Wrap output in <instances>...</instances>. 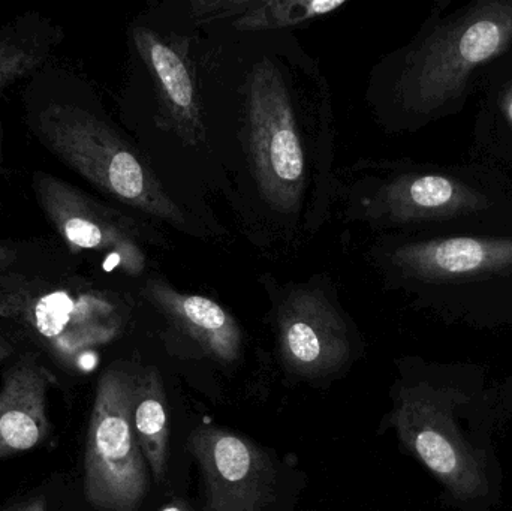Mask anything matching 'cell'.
Masks as SVG:
<instances>
[{"mask_svg": "<svg viewBox=\"0 0 512 511\" xmlns=\"http://www.w3.org/2000/svg\"><path fill=\"white\" fill-rule=\"evenodd\" d=\"M243 89L245 168L268 215L291 222L304 210L313 174L298 99L268 57L251 63Z\"/></svg>", "mask_w": 512, "mask_h": 511, "instance_id": "obj_1", "label": "cell"}, {"mask_svg": "<svg viewBox=\"0 0 512 511\" xmlns=\"http://www.w3.org/2000/svg\"><path fill=\"white\" fill-rule=\"evenodd\" d=\"M39 131L57 155L111 197L180 230L189 227L152 170L101 120L78 108L50 107L39 116Z\"/></svg>", "mask_w": 512, "mask_h": 511, "instance_id": "obj_2", "label": "cell"}, {"mask_svg": "<svg viewBox=\"0 0 512 511\" xmlns=\"http://www.w3.org/2000/svg\"><path fill=\"white\" fill-rule=\"evenodd\" d=\"M134 372L114 365L99 378L84 453V495L101 511H138L150 489L132 428Z\"/></svg>", "mask_w": 512, "mask_h": 511, "instance_id": "obj_3", "label": "cell"}, {"mask_svg": "<svg viewBox=\"0 0 512 511\" xmlns=\"http://www.w3.org/2000/svg\"><path fill=\"white\" fill-rule=\"evenodd\" d=\"M448 404L447 393L426 384L403 389L390 423L400 441L459 500L486 498L489 462L469 443Z\"/></svg>", "mask_w": 512, "mask_h": 511, "instance_id": "obj_4", "label": "cell"}, {"mask_svg": "<svg viewBox=\"0 0 512 511\" xmlns=\"http://www.w3.org/2000/svg\"><path fill=\"white\" fill-rule=\"evenodd\" d=\"M188 449L203 473V511H261L273 500L276 468L248 438L201 426L189 435Z\"/></svg>", "mask_w": 512, "mask_h": 511, "instance_id": "obj_5", "label": "cell"}, {"mask_svg": "<svg viewBox=\"0 0 512 511\" xmlns=\"http://www.w3.org/2000/svg\"><path fill=\"white\" fill-rule=\"evenodd\" d=\"M280 359L295 374L324 377L351 356L348 326L324 290L294 287L277 309Z\"/></svg>", "mask_w": 512, "mask_h": 511, "instance_id": "obj_6", "label": "cell"}, {"mask_svg": "<svg viewBox=\"0 0 512 511\" xmlns=\"http://www.w3.org/2000/svg\"><path fill=\"white\" fill-rule=\"evenodd\" d=\"M53 384L54 375L30 356L6 372L0 389V461L35 449L48 437L47 396Z\"/></svg>", "mask_w": 512, "mask_h": 511, "instance_id": "obj_7", "label": "cell"}, {"mask_svg": "<svg viewBox=\"0 0 512 511\" xmlns=\"http://www.w3.org/2000/svg\"><path fill=\"white\" fill-rule=\"evenodd\" d=\"M147 297L174 329L188 336L206 356L234 363L242 353L243 335L233 315L209 297L180 293L161 279L147 284Z\"/></svg>", "mask_w": 512, "mask_h": 511, "instance_id": "obj_8", "label": "cell"}, {"mask_svg": "<svg viewBox=\"0 0 512 511\" xmlns=\"http://www.w3.org/2000/svg\"><path fill=\"white\" fill-rule=\"evenodd\" d=\"M42 194L51 218L71 245L93 251L111 249L126 272L131 275L143 272L146 254L123 222L81 200H74L71 192L60 186L54 189L45 186Z\"/></svg>", "mask_w": 512, "mask_h": 511, "instance_id": "obj_9", "label": "cell"}, {"mask_svg": "<svg viewBox=\"0 0 512 511\" xmlns=\"http://www.w3.org/2000/svg\"><path fill=\"white\" fill-rule=\"evenodd\" d=\"M345 5V0H221L194 2L192 14L201 23L231 21L239 32H262L303 24Z\"/></svg>", "mask_w": 512, "mask_h": 511, "instance_id": "obj_10", "label": "cell"}, {"mask_svg": "<svg viewBox=\"0 0 512 511\" xmlns=\"http://www.w3.org/2000/svg\"><path fill=\"white\" fill-rule=\"evenodd\" d=\"M135 41L177 125L194 135L201 125V108L185 57L152 30L137 29Z\"/></svg>", "mask_w": 512, "mask_h": 511, "instance_id": "obj_11", "label": "cell"}, {"mask_svg": "<svg viewBox=\"0 0 512 511\" xmlns=\"http://www.w3.org/2000/svg\"><path fill=\"white\" fill-rule=\"evenodd\" d=\"M131 419L150 474L161 485L167 477L170 426L164 381L155 368L135 372Z\"/></svg>", "mask_w": 512, "mask_h": 511, "instance_id": "obj_12", "label": "cell"}, {"mask_svg": "<svg viewBox=\"0 0 512 511\" xmlns=\"http://www.w3.org/2000/svg\"><path fill=\"white\" fill-rule=\"evenodd\" d=\"M493 257L495 252L489 246L474 239L445 240L433 245L412 246L397 252L400 266L411 267L418 272L445 275L474 272L492 261Z\"/></svg>", "mask_w": 512, "mask_h": 511, "instance_id": "obj_13", "label": "cell"}, {"mask_svg": "<svg viewBox=\"0 0 512 511\" xmlns=\"http://www.w3.org/2000/svg\"><path fill=\"white\" fill-rule=\"evenodd\" d=\"M83 311L63 291L42 297L33 309V323L36 330L54 344H65V333L72 324L81 323Z\"/></svg>", "mask_w": 512, "mask_h": 511, "instance_id": "obj_14", "label": "cell"}, {"mask_svg": "<svg viewBox=\"0 0 512 511\" xmlns=\"http://www.w3.org/2000/svg\"><path fill=\"white\" fill-rule=\"evenodd\" d=\"M501 42L502 30L495 21H477L469 26L460 38V56L466 62H483L498 51Z\"/></svg>", "mask_w": 512, "mask_h": 511, "instance_id": "obj_15", "label": "cell"}, {"mask_svg": "<svg viewBox=\"0 0 512 511\" xmlns=\"http://www.w3.org/2000/svg\"><path fill=\"white\" fill-rule=\"evenodd\" d=\"M454 188L447 179L439 176H423L415 179L408 186V200L415 207H439L447 204L453 198Z\"/></svg>", "mask_w": 512, "mask_h": 511, "instance_id": "obj_16", "label": "cell"}, {"mask_svg": "<svg viewBox=\"0 0 512 511\" xmlns=\"http://www.w3.org/2000/svg\"><path fill=\"white\" fill-rule=\"evenodd\" d=\"M32 62L33 56L20 45L14 42H0V90L17 75L23 74Z\"/></svg>", "mask_w": 512, "mask_h": 511, "instance_id": "obj_17", "label": "cell"}, {"mask_svg": "<svg viewBox=\"0 0 512 511\" xmlns=\"http://www.w3.org/2000/svg\"><path fill=\"white\" fill-rule=\"evenodd\" d=\"M5 511H47V509H45L44 498L38 497L26 501V503L17 504V506L11 507V509Z\"/></svg>", "mask_w": 512, "mask_h": 511, "instance_id": "obj_18", "label": "cell"}, {"mask_svg": "<svg viewBox=\"0 0 512 511\" xmlns=\"http://www.w3.org/2000/svg\"><path fill=\"white\" fill-rule=\"evenodd\" d=\"M159 511H189L188 503L183 500H174L162 507Z\"/></svg>", "mask_w": 512, "mask_h": 511, "instance_id": "obj_19", "label": "cell"}, {"mask_svg": "<svg viewBox=\"0 0 512 511\" xmlns=\"http://www.w3.org/2000/svg\"><path fill=\"white\" fill-rule=\"evenodd\" d=\"M508 113H510V117L512 120V99H511L510 105H508Z\"/></svg>", "mask_w": 512, "mask_h": 511, "instance_id": "obj_20", "label": "cell"}]
</instances>
